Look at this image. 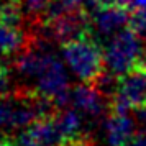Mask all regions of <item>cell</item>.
Returning a JSON list of instances; mask_svg holds the SVG:
<instances>
[{
    "label": "cell",
    "instance_id": "8fae6325",
    "mask_svg": "<svg viewBox=\"0 0 146 146\" xmlns=\"http://www.w3.org/2000/svg\"><path fill=\"white\" fill-rule=\"evenodd\" d=\"M123 146H146V128L145 131L141 133H136L130 141H126Z\"/></svg>",
    "mask_w": 146,
    "mask_h": 146
},
{
    "label": "cell",
    "instance_id": "52a82bcc",
    "mask_svg": "<svg viewBox=\"0 0 146 146\" xmlns=\"http://www.w3.org/2000/svg\"><path fill=\"white\" fill-rule=\"evenodd\" d=\"M92 12L94 13L90 17V25L100 36H113L120 30L126 28L130 23L128 10L115 7V5L99 7Z\"/></svg>",
    "mask_w": 146,
    "mask_h": 146
},
{
    "label": "cell",
    "instance_id": "9a60e30c",
    "mask_svg": "<svg viewBox=\"0 0 146 146\" xmlns=\"http://www.w3.org/2000/svg\"><path fill=\"white\" fill-rule=\"evenodd\" d=\"M141 66L146 67V49L143 51V59H141Z\"/></svg>",
    "mask_w": 146,
    "mask_h": 146
},
{
    "label": "cell",
    "instance_id": "5bb4252c",
    "mask_svg": "<svg viewBox=\"0 0 146 146\" xmlns=\"http://www.w3.org/2000/svg\"><path fill=\"white\" fill-rule=\"evenodd\" d=\"M146 0H133V8H145Z\"/></svg>",
    "mask_w": 146,
    "mask_h": 146
},
{
    "label": "cell",
    "instance_id": "9c48e42d",
    "mask_svg": "<svg viewBox=\"0 0 146 146\" xmlns=\"http://www.w3.org/2000/svg\"><path fill=\"white\" fill-rule=\"evenodd\" d=\"M21 3H23V8L28 13V17L35 18V21L40 25L41 18L49 5V0H21Z\"/></svg>",
    "mask_w": 146,
    "mask_h": 146
},
{
    "label": "cell",
    "instance_id": "5b68a950",
    "mask_svg": "<svg viewBox=\"0 0 146 146\" xmlns=\"http://www.w3.org/2000/svg\"><path fill=\"white\" fill-rule=\"evenodd\" d=\"M146 105V67L138 66L120 76L113 89L112 110H138Z\"/></svg>",
    "mask_w": 146,
    "mask_h": 146
},
{
    "label": "cell",
    "instance_id": "277c9868",
    "mask_svg": "<svg viewBox=\"0 0 146 146\" xmlns=\"http://www.w3.org/2000/svg\"><path fill=\"white\" fill-rule=\"evenodd\" d=\"M23 3L21 0H5L0 3V56L20 54L33 40L31 35L23 30Z\"/></svg>",
    "mask_w": 146,
    "mask_h": 146
},
{
    "label": "cell",
    "instance_id": "7a4b0ae2",
    "mask_svg": "<svg viewBox=\"0 0 146 146\" xmlns=\"http://www.w3.org/2000/svg\"><path fill=\"white\" fill-rule=\"evenodd\" d=\"M62 58L80 82L97 84L105 71V51L94 38L92 30L61 43Z\"/></svg>",
    "mask_w": 146,
    "mask_h": 146
},
{
    "label": "cell",
    "instance_id": "3957f363",
    "mask_svg": "<svg viewBox=\"0 0 146 146\" xmlns=\"http://www.w3.org/2000/svg\"><path fill=\"white\" fill-rule=\"evenodd\" d=\"M104 51L107 69L113 76L120 77L141 66L145 49L141 46V36H138L130 27H126L110 36Z\"/></svg>",
    "mask_w": 146,
    "mask_h": 146
},
{
    "label": "cell",
    "instance_id": "6da1fadb",
    "mask_svg": "<svg viewBox=\"0 0 146 146\" xmlns=\"http://www.w3.org/2000/svg\"><path fill=\"white\" fill-rule=\"evenodd\" d=\"M18 72L36 79L35 92L56 107H62L67 102L71 90L64 66L54 54L38 48L35 43L18 54Z\"/></svg>",
    "mask_w": 146,
    "mask_h": 146
},
{
    "label": "cell",
    "instance_id": "ba28073f",
    "mask_svg": "<svg viewBox=\"0 0 146 146\" xmlns=\"http://www.w3.org/2000/svg\"><path fill=\"white\" fill-rule=\"evenodd\" d=\"M136 135L135 120L128 115V112L112 110L105 120V138L108 146H123Z\"/></svg>",
    "mask_w": 146,
    "mask_h": 146
},
{
    "label": "cell",
    "instance_id": "4fadbf2b",
    "mask_svg": "<svg viewBox=\"0 0 146 146\" xmlns=\"http://www.w3.org/2000/svg\"><path fill=\"white\" fill-rule=\"evenodd\" d=\"M13 146H36V145H35V143H31V141H28V139H25L21 135H18V136H15Z\"/></svg>",
    "mask_w": 146,
    "mask_h": 146
},
{
    "label": "cell",
    "instance_id": "8992f818",
    "mask_svg": "<svg viewBox=\"0 0 146 146\" xmlns=\"http://www.w3.org/2000/svg\"><path fill=\"white\" fill-rule=\"evenodd\" d=\"M74 107L90 118H99L107 112V99L97 84H80L71 90Z\"/></svg>",
    "mask_w": 146,
    "mask_h": 146
},
{
    "label": "cell",
    "instance_id": "30bf717a",
    "mask_svg": "<svg viewBox=\"0 0 146 146\" xmlns=\"http://www.w3.org/2000/svg\"><path fill=\"white\" fill-rule=\"evenodd\" d=\"M128 27L131 28L138 36L146 38V7L145 8H136V12L130 17Z\"/></svg>",
    "mask_w": 146,
    "mask_h": 146
},
{
    "label": "cell",
    "instance_id": "7c38bea8",
    "mask_svg": "<svg viewBox=\"0 0 146 146\" xmlns=\"http://www.w3.org/2000/svg\"><path fill=\"white\" fill-rule=\"evenodd\" d=\"M8 77H10V72H8L7 66H3V64L0 62V94L5 92L7 84H8Z\"/></svg>",
    "mask_w": 146,
    "mask_h": 146
}]
</instances>
